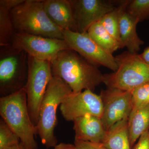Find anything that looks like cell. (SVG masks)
<instances>
[{
	"instance_id": "1",
	"label": "cell",
	"mask_w": 149,
	"mask_h": 149,
	"mask_svg": "<svg viewBox=\"0 0 149 149\" xmlns=\"http://www.w3.org/2000/svg\"><path fill=\"white\" fill-rule=\"evenodd\" d=\"M51 62L53 77L64 81L73 93L95 91L104 82V74L72 49L61 51Z\"/></svg>"
},
{
	"instance_id": "2",
	"label": "cell",
	"mask_w": 149,
	"mask_h": 149,
	"mask_svg": "<svg viewBox=\"0 0 149 149\" xmlns=\"http://www.w3.org/2000/svg\"><path fill=\"white\" fill-rule=\"evenodd\" d=\"M0 115L18 136L24 149H38L36 126L29 115L24 88L0 98Z\"/></svg>"
},
{
	"instance_id": "3",
	"label": "cell",
	"mask_w": 149,
	"mask_h": 149,
	"mask_svg": "<svg viewBox=\"0 0 149 149\" xmlns=\"http://www.w3.org/2000/svg\"><path fill=\"white\" fill-rule=\"evenodd\" d=\"M72 91L64 81L53 77L48 84L39 109L37 134L47 148L58 144L54 130L57 125L56 112L64 99Z\"/></svg>"
},
{
	"instance_id": "4",
	"label": "cell",
	"mask_w": 149,
	"mask_h": 149,
	"mask_svg": "<svg viewBox=\"0 0 149 149\" xmlns=\"http://www.w3.org/2000/svg\"><path fill=\"white\" fill-rule=\"evenodd\" d=\"M10 14L16 32L64 40L63 30L48 17L43 1L25 0L13 9Z\"/></svg>"
},
{
	"instance_id": "5",
	"label": "cell",
	"mask_w": 149,
	"mask_h": 149,
	"mask_svg": "<svg viewBox=\"0 0 149 149\" xmlns=\"http://www.w3.org/2000/svg\"><path fill=\"white\" fill-rule=\"evenodd\" d=\"M118 68L115 72L104 74L103 83L107 88L125 91L149 83V65L138 54L125 51L115 56Z\"/></svg>"
},
{
	"instance_id": "6",
	"label": "cell",
	"mask_w": 149,
	"mask_h": 149,
	"mask_svg": "<svg viewBox=\"0 0 149 149\" xmlns=\"http://www.w3.org/2000/svg\"><path fill=\"white\" fill-rule=\"evenodd\" d=\"M28 55L9 47L0 49V96L6 97L24 89L28 76Z\"/></svg>"
},
{
	"instance_id": "7",
	"label": "cell",
	"mask_w": 149,
	"mask_h": 149,
	"mask_svg": "<svg viewBox=\"0 0 149 149\" xmlns=\"http://www.w3.org/2000/svg\"><path fill=\"white\" fill-rule=\"evenodd\" d=\"M28 76L24 89L27 95L29 115L36 126L40 104L48 84L53 76L50 61L39 60L28 55Z\"/></svg>"
},
{
	"instance_id": "8",
	"label": "cell",
	"mask_w": 149,
	"mask_h": 149,
	"mask_svg": "<svg viewBox=\"0 0 149 149\" xmlns=\"http://www.w3.org/2000/svg\"><path fill=\"white\" fill-rule=\"evenodd\" d=\"M11 47L24 51L28 56L52 62L61 51L71 49L64 40L47 38L22 32H15Z\"/></svg>"
},
{
	"instance_id": "9",
	"label": "cell",
	"mask_w": 149,
	"mask_h": 149,
	"mask_svg": "<svg viewBox=\"0 0 149 149\" xmlns=\"http://www.w3.org/2000/svg\"><path fill=\"white\" fill-rule=\"evenodd\" d=\"M64 40L70 49L94 65L104 66L113 72L118 68L115 57L104 50L91 38L88 32L79 33L63 30Z\"/></svg>"
},
{
	"instance_id": "10",
	"label": "cell",
	"mask_w": 149,
	"mask_h": 149,
	"mask_svg": "<svg viewBox=\"0 0 149 149\" xmlns=\"http://www.w3.org/2000/svg\"><path fill=\"white\" fill-rule=\"evenodd\" d=\"M60 110L65 120L73 121L87 114L101 118L103 107L100 95L86 90L80 93H70L61 104Z\"/></svg>"
},
{
	"instance_id": "11",
	"label": "cell",
	"mask_w": 149,
	"mask_h": 149,
	"mask_svg": "<svg viewBox=\"0 0 149 149\" xmlns=\"http://www.w3.org/2000/svg\"><path fill=\"white\" fill-rule=\"evenodd\" d=\"M103 111L101 119L107 130L129 118L133 109L132 91L107 88L101 91Z\"/></svg>"
},
{
	"instance_id": "12",
	"label": "cell",
	"mask_w": 149,
	"mask_h": 149,
	"mask_svg": "<svg viewBox=\"0 0 149 149\" xmlns=\"http://www.w3.org/2000/svg\"><path fill=\"white\" fill-rule=\"evenodd\" d=\"M77 32H88L92 25L113 10L118 1L70 0Z\"/></svg>"
},
{
	"instance_id": "13",
	"label": "cell",
	"mask_w": 149,
	"mask_h": 149,
	"mask_svg": "<svg viewBox=\"0 0 149 149\" xmlns=\"http://www.w3.org/2000/svg\"><path fill=\"white\" fill-rule=\"evenodd\" d=\"M74 141L102 143L107 130L101 118L85 115L73 121Z\"/></svg>"
},
{
	"instance_id": "14",
	"label": "cell",
	"mask_w": 149,
	"mask_h": 149,
	"mask_svg": "<svg viewBox=\"0 0 149 149\" xmlns=\"http://www.w3.org/2000/svg\"><path fill=\"white\" fill-rule=\"evenodd\" d=\"M43 7L51 21L64 30L77 32L70 0H45Z\"/></svg>"
},
{
	"instance_id": "15",
	"label": "cell",
	"mask_w": 149,
	"mask_h": 149,
	"mask_svg": "<svg viewBox=\"0 0 149 149\" xmlns=\"http://www.w3.org/2000/svg\"><path fill=\"white\" fill-rule=\"evenodd\" d=\"M139 21L125 11L120 18L119 33L121 49L126 47L129 52L138 54L144 41L138 36L136 26Z\"/></svg>"
},
{
	"instance_id": "16",
	"label": "cell",
	"mask_w": 149,
	"mask_h": 149,
	"mask_svg": "<svg viewBox=\"0 0 149 149\" xmlns=\"http://www.w3.org/2000/svg\"><path fill=\"white\" fill-rule=\"evenodd\" d=\"M128 118L118 121L107 130L102 143L107 149H132L128 130Z\"/></svg>"
},
{
	"instance_id": "17",
	"label": "cell",
	"mask_w": 149,
	"mask_h": 149,
	"mask_svg": "<svg viewBox=\"0 0 149 149\" xmlns=\"http://www.w3.org/2000/svg\"><path fill=\"white\" fill-rule=\"evenodd\" d=\"M149 129V104L131 112L128 118L129 139L132 148L137 140Z\"/></svg>"
},
{
	"instance_id": "18",
	"label": "cell",
	"mask_w": 149,
	"mask_h": 149,
	"mask_svg": "<svg viewBox=\"0 0 149 149\" xmlns=\"http://www.w3.org/2000/svg\"><path fill=\"white\" fill-rule=\"evenodd\" d=\"M87 32L96 43L109 53L121 49L120 43L107 31L100 20L93 24Z\"/></svg>"
},
{
	"instance_id": "19",
	"label": "cell",
	"mask_w": 149,
	"mask_h": 149,
	"mask_svg": "<svg viewBox=\"0 0 149 149\" xmlns=\"http://www.w3.org/2000/svg\"><path fill=\"white\" fill-rule=\"evenodd\" d=\"M130 1H118L115 8L107 14L100 20L107 31L120 43V45L119 26L120 18L123 13L126 11Z\"/></svg>"
},
{
	"instance_id": "20",
	"label": "cell",
	"mask_w": 149,
	"mask_h": 149,
	"mask_svg": "<svg viewBox=\"0 0 149 149\" xmlns=\"http://www.w3.org/2000/svg\"><path fill=\"white\" fill-rule=\"evenodd\" d=\"M11 10L0 5V47H9L16 31L12 20Z\"/></svg>"
},
{
	"instance_id": "21",
	"label": "cell",
	"mask_w": 149,
	"mask_h": 149,
	"mask_svg": "<svg viewBox=\"0 0 149 149\" xmlns=\"http://www.w3.org/2000/svg\"><path fill=\"white\" fill-rule=\"evenodd\" d=\"M126 11L141 22L149 19V0H131Z\"/></svg>"
},
{
	"instance_id": "22",
	"label": "cell",
	"mask_w": 149,
	"mask_h": 149,
	"mask_svg": "<svg viewBox=\"0 0 149 149\" xmlns=\"http://www.w3.org/2000/svg\"><path fill=\"white\" fill-rule=\"evenodd\" d=\"M132 102L131 112L149 104V83L140 85L132 91Z\"/></svg>"
},
{
	"instance_id": "23",
	"label": "cell",
	"mask_w": 149,
	"mask_h": 149,
	"mask_svg": "<svg viewBox=\"0 0 149 149\" xmlns=\"http://www.w3.org/2000/svg\"><path fill=\"white\" fill-rule=\"evenodd\" d=\"M20 139L2 118L0 119V149L20 143Z\"/></svg>"
},
{
	"instance_id": "24",
	"label": "cell",
	"mask_w": 149,
	"mask_h": 149,
	"mask_svg": "<svg viewBox=\"0 0 149 149\" xmlns=\"http://www.w3.org/2000/svg\"><path fill=\"white\" fill-rule=\"evenodd\" d=\"M77 149H107L101 143L74 141Z\"/></svg>"
},
{
	"instance_id": "25",
	"label": "cell",
	"mask_w": 149,
	"mask_h": 149,
	"mask_svg": "<svg viewBox=\"0 0 149 149\" xmlns=\"http://www.w3.org/2000/svg\"><path fill=\"white\" fill-rule=\"evenodd\" d=\"M132 149H149V129L140 137Z\"/></svg>"
},
{
	"instance_id": "26",
	"label": "cell",
	"mask_w": 149,
	"mask_h": 149,
	"mask_svg": "<svg viewBox=\"0 0 149 149\" xmlns=\"http://www.w3.org/2000/svg\"><path fill=\"white\" fill-rule=\"evenodd\" d=\"M25 0H0V5L11 10L13 9L21 4Z\"/></svg>"
},
{
	"instance_id": "27",
	"label": "cell",
	"mask_w": 149,
	"mask_h": 149,
	"mask_svg": "<svg viewBox=\"0 0 149 149\" xmlns=\"http://www.w3.org/2000/svg\"><path fill=\"white\" fill-rule=\"evenodd\" d=\"M54 149H77L74 144L61 143L58 144Z\"/></svg>"
},
{
	"instance_id": "28",
	"label": "cell",
	"mask_w": 149,
	"mask_h": 149,
	"mask_svg": "<svg viewBox=\"0 0 149 149\" xmlns=\"http://www.w3.org/2000/svg\"><path fill=\"white\" fill-rule=\"evenodd\" d=\"M139 56L145 63L149 65V46L146 48L143 53L139 54Z\"/></svg>"
},
{
	"instance_id": "29",
	"label": "cell",
	"mask_w": 149,
	"mask_h": 149,
	"mask_svg": "<svg viewBox=\"0 0 149 149\" xmlns=\"http://www.w3.org/2000/svg\"><path fill=\"white\" fill-rule=\"evenodd\" d=\"M4 149H24V148L22 144L20 143L17 144V145Z\"/></svg>"
}]
</instances>
